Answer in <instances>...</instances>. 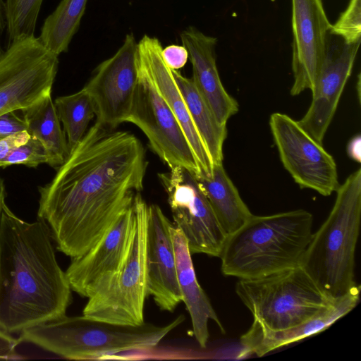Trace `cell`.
I'll list each match as a JSON object with an SVG mask.
<instances>
[{
	"label": "cell",
	"mask_w": 361,
	"mask_h": 361,
	"mask_svg": "<svg viewBox=\"0 0 361 361\" xmlns=\"http://www.w3.org/2000/svg\"><path fill=\"white\" fill-rule=\"evenodd\" d=\"M147 162L133 134L94 123L53 179L39 188L38 218L74 258L93 247L143 190Z\"/></svg>",
	"instance_id": "6da1fadb"
},
{
	"label": "cell",
	"mask_w": 361,
	"mask_h": 361,
	"mask_svg": "<svg viewBox=\"0 0 361 361\" xmlns=\"http://www.w3.org/2000/svg\"><path fill=\"white\" fill-rule=\"evenodd\" d=\"M49 225L27 222L4 204L0 219V329L11 334L66 315L71 288Z\"/></svg>",
	"instance_id": "7a4b0ae2"
},
{
	"label": "cell",
	"mask_w": 361,
	"mask_h": 361,
	"mask_svg": "<svg viewBox=\"0 0 361 361\" xmlns=\"http://www.w3.org/2000/svg\"><path fill=\"white\" fill-rule=\"evenodd\" d=\"M312 223V214L305 209L252 214L227 236L219 256L222 273L251 279L301 265Z\"/></svg>",
	"instance_id": "3957f363"
},
{
	"label": "cell",
	"mask_w": 361,
	"mask_h": 361,
	"mask_svg": "<svg viewBox=\"0 0 361 361\" xmlns=\"http://www.w3.org/2000/svg\"><path fill=\"white\" fill-rule=\"evenodd\" d=\"M184 319L180 315L164 325L128 326L64 315L22 331L18 338L69 360L104 359L154 348Z\"/></svg>",
	"instance_id": "277c9868"
},
{
	"label": "cell",
	"mask_w": 361,
	"mask_h": 361,
	"mask_svg": "<svg viewBox=\"0 0 361 361\" xmlns=\"http://www.w3.org/2000/svg\"><path fill=\"white\" fill-rule=\"evenodd\" d=\"M334 206L324 222L312 233L301 266L331 298L357 285L355 247L361 218V169L336 189Z\"/></svg>",
	"instance_id": "5b68a950"
},
{
	"label": "cell",
	"mask_w": 361,
	"mask_h": 361,
	"mask_svg": "<svg viewBox=\"0 0 361 361\" xmlns=\"http://www.w3.org/2000/svg\"><path fill=\"white\" fill-rule=\"evenodd\" d=\"M235 291L252 313V322L270 331L305 322L333 299L301 265L259 278L239 279Z\"/></svg>",
	"instance_id": "8992f818"
},
{
	"label": "cell",
	"mask_w": 361,
	"mask_h": 361,
	"mask_svg": "<svg viewBox=\"0 0 361 361\" xmlns=\"http://www.w3.org/2000/svg\"><path fill=\"white\" fill-rule=\"evenodd\" d=\"M133 209L134 228L126 255L106 286L88 298L82 311L86 317L128 326L145 323L148 204L140 192Z\"/></svg>",
	"instance_id": "52a82bcc"
},
{
	"label": "cell",
	"mask_w": 361,
	"mask_h": 361,
	"mask_svg": "<svg viewBox=\"0 0 361 361\" xmlns=\"http://www.w3.org/2000/svg\"><path fill=\"white\" fill-rule=\"evenodd\" d=\"M59 56L38 37L13 41L0 56V116L24 109L51 93Z\"/></svg>",
	"instance_id": "ba28073f"
},
{
	"label": "cell",
	"mask_w": 361,
	"mask_h": 361,
	"mask_svg": "<svg viewBox=\"0 0 361 361\" xmlns=\"http://www.w3.org/2000/svg\"><path fill=\"white\" fill-rule=\"evenodd\" d=\"M174 221L192 253L219 257L227 235L195 175L183 167L159 174Z\"/></svg>",
	"instance_id": "9c48e42d"
},
{
	"label": "cell",
	"mask_w": 361,
	"mask_h": 361,
	"mask_svg": "<svg viewBox=\"0 0 361 361\" xmlns=\"http://www.w3.org/2000/svg\"><path fill=\"white\" fill-rule=\"evenodd\" d=\"M269 127L280 160L301 188L329 196L339 186L337 166L323 145L289 116L274 113Z\"/></svg>",
	"instance_id": "30bf717a"
},
{
	"label": "cell",
	"mask_w": 361,
	"mask_h": 361,
	"mask_svg": "<svg viewBox=\"0 0 361 361\" xmlns=\"http://www.w3.org/2000/svg\"><path fill=\"white\" fill-rule=\"evenodd\" d=\"M138 70V83L127 122L143 132L151 149L169 169L183 167L199 178L195 155L180 123L139 66Z\"/></svg>",
	"instance_id": "8fae6325"
},
{
	"label": "cell",
	"mask_w": 361,
	"mask_h": 361,
	"mask_svg": "<svg viewBox=\"0 0 361 361\" xmlns=\"http://www.w3.org/2000/svg\"><path fill=\"white\" fill-rule=\"evenodd\" d=\"M139 80L137 43L126 35L121 47L102 62L84 88L95 107V124L109 130L127 122Z\"/></svg>",
	"instance_id": "7c38bea8"
},
{
	"label": "cell",
	"mask_w": 361,
	"mask_h": 361,
	"mask_svg": "<svg viewBox=\"0 0 361 361\" xmlns=\"http://www.w3.org/2000/svg\"><path fill=\"white\" fill-rule=\"evenodd\" d=\"M134 221L133 203L93 247L83 255L72 258L66 271L72 290L90 298L106 286L126 255Z\"/></svg>",
	"instance_id": "4fadbf2b"
},
{
	"label": "cell",
	"mask_w": 361,
	"mask_h": 361,
	"mask_svg": "<svg viewBox=\"0 0 361 361\" xmlns=\"http://www.w3.org/2000/svg\"><path fill=\"white\" fill-rule=\"evenodd\" d=\"M291 3L294 81L290 92L296 96L313 89L326 53L331 24L322 0H291Z\"/></svg>",
	"instance_id": "5bb4252c"
},
{
	"label": "cell",
	"mask_w": 361,
	"mask_h": 361,
	"mask_svg": "<svg viewBox=\"0 0 361 361\" xmlns=\"http://www.w3.org/2000/svg\"><path fill=\"white\" fill-rule=\"evenodd\" d=\"M360 42L341 46L328 43L326 53L311 91V104L298 121L316 141L322 144L340 98L350 78Z\"/></svg>",
	"instance_id": "9a60e30c"
},
{
	"label": "cell",
	"mask_w": 361,
	"mask_h": 361,
	"mask_svg": "<svg viewBox=\"0 0 361 361\" xmlns=\"http://www.w3.org/2000/svg\"><path fill=\"white\" fill-rule=\"evenodd\" d=\"M162 49L157 37L144 35L137 43L138 66L180 123L195 155L200 172L199 178L210 176L213 169L212 159L194 125L171 69L162 58Z\"/></svg>",
	"instance_id": "2e32d148"
},
{
	"label": "cell",
	"mask_w": 361,
	"mask_h": 361,
	"mask_svg": "<svg viewBox=\"0 0 361 361\" xmlns=\"http://www.w3.org/2000/svg\"><path fill=\"white\" fill-rule=\"evenodd\" d=\"M173 226L157 204H148L147 285L160 310L173 312L182 301L171 235Z\"/></svg>",
	"instance_id": "e0dca14e"
},
{
	"label": "cell",
	"mask_w": 361,
	"mask_h": 361,
	"mask_svg": "<svg viewBox=\"0 0 361 361\" xmlns=\"http://www.w3.org/2000/svg\"><path fill=\"white\" fill-rule=\"evenodd\" d=\"M180 39L192 67V80L218 121L226 125L239 110L238 102L224 88L216 63V37L190 26L183 30Z\"/></svg>",
	"instance_id": "ac0fdd59"
},
{
	"label": "cell",
	"mask_w": 361,
	"mask_h": 361,
	"mask_svg": "<svg viewBox=\"0 0 361 361\" xmlns=\"http://www.w3.org/2000/svg\"><path fill=\"white\" fill-rule=\"evenodd\" d=\"M360 286L356 285L343 295L333 298L324 307L305 322L285 330L270 331L252 324L240 338L243 354L259 357L284 345L317 334L347 314L360 300Z\"/></svg>",
	"instance_id": "d6986e66"
},
{
	"label": "cell",
	"mask_w": 361,
	"mask_h": 361,
	"mask_svg": "<svg viewBox=\"0 0 361 361\" xmlns=\"http://www.w3.org/2000/svg\"><path fill=\"white\" fill-rule=\"evenodd\" d=\"M171 235L182 301L190 314L193 335L200 347L204 348L209 339V319L214 321L223 333L225 331L207 295L197 281L191 252L185 235L174 225L171 228Z\"/></svg>",
	"instance_id": "ffe728a7"
},
{
	"label": "cell",
	"mask_w": 361,
	"mask_h": 361,
	"mask_svg": "<svg viewBox=\"0 0 361 361\" xmlns=\"http://www.w3.org/2000/svg\"><path fill=\"white\" fill-rule=\"evenodd\" d=\"M197 179L227 236L252 215L228 176L223 163L213 165L210 176Z\"/></svg>",
	"instance_id": "44dd1931"
},
{
	"label": "cell",
	"mask_w": 361,
	"mask_h": 361,
	"mask_svg": "<svg viewBox=\"0 0 361 361\" xmlns=\"http://www.w3.org/2000/svg\"><path fill=\"white\" fill-rule=\"evenodd\" d=\"M171 72L213 165L223 163V145L227 137L226 125L218 121L197 91L192 78L183 76L177 70H171Z\"/></svg>",
	"instance_id": "7402d4cb"
},
{
	"label": "cell",
	"mask_w": 361,
	"mask_h": 361,
	"mask_svg": "<svg viewBox=\"0 0 361 361\" xmlns=\"http://www.w3.org/2000/svg\"><path fill=\"white\" fill-rule=\"evenodd\" d=\"M20 112L26 130L43 144L51 157L52 167L58 169L69 155V150L51 94Z\"/></svg>",
	"instance_id": "603a6c76"
},
{
	"label": "cell",
	"mask_w": 361,
	"mask_h": 361,
	"mask_svg": "<svg viewBox=\"0 0 361 361\" xmlns=\"http://www.w3.org/2000/svg\"><path fill=\"white\" fill-rule=\"evenodd\" d=\"M87 0H61L44 21L38 37L42 44L56 56L66 52L78 31Z\"/></svg>",
	"instance_id": "cb8c5ba5"
},
{
	"label": "cell",
	"mask_w": 361,
	"mask_h": 361,
	"mask_svg": "<svg viewBox=\"0 0 361 361\" xmlns=\"http://www.w3.org/2000/svg\"><path fill=\"white\" fill-rule=\"evenodd\" d=\"M54 103L70 153L82 140L95 116L94 104L84 87L72 94L56 98Z\"/></svg>",
	"instance_id": "d4e9b609"
},
{
	"label": "cell",
	"mask_w": 361,
	"mask_h": 361,
	"mask_svg": "<svg viewBox=\"0 0 361 361\" xmlns=\"http://www.w3.org/2000/svg\"><path fill=\"white\" fill-rule=\"evenodd\" d=\"M44 0H5L7 46L15 40L35 36ZM6 46V47H7Z\"/></svg>",
	"instance_id": "484cf974"
},
{
	"label": "cell",
	"mask_w": 361,
	"mask_h": 361,
	"mask_svg": "<svg viewBox=\"0 0 361 361\" xmlns=\"http://www.w3.org/2000/svg\"><path fill=\"white\" fill-rule=\"evenodd\" d=\"M42 164H47L52 167L51 157L43 144L32 136L0 160V167L2 168L16 164L37 167Z\"/></svg>",
	"instance_id": "4316f807"
},
{
	"label": "cell",
	"mask_w": 361,
	"mask_h": 361,
	"mask_svg": "<svg viewBox=\"0 0 361 361\" xmlns=\"http://www.w3.org/2000/svg\"><path fill=\"white\" fill-rule=\"evenodd\" d=\"M360 1L350 0L345 10L330 29L331 34L338 36L346 44L360 42Z\"/></svg>",
	"instance_id": "83f0119b"
},
{
	"label": "cell",
	"mask_w": 361,
	"mask_h": 361,
	"mask_svg": "<svg viewBox=\"0 0 361 361\" xmlns=\"http://www.w3.org/2000/svg\"><path fill=\"white\" fill-rule=\"evenodd\" d=\"M26 130V124L20 110L0 116V140Z\"/></svg>",
	"instance_id": "f1b7e54d"
},
{
	"label": "cell",
	"mask_w": 361,
	"mask_h": 361,
	"mask_svg": "<svg viewBox=\"0 0 361 361\" xmlns=\"http://www.w3.org/2000/svg\"><path fill=\"white\" fill-rule=\"evenodd\" d=\"M165 63L171 70L183 68L188 61V53L183 45L171 44L161 51Z\"/></svg>",
	"instance_id": "f546056e"
},
{
	"label": "cell",
	"mask_w": 361,
	"mask_h": 361,
	"mask_svg": "<svg viewBox=\"0 0 361 361\" xmlns=\"http://www.w3.org/2000/svg\"><path fill=\"white\" fill-rule=\"evenodd\" d=\"M20 343L18 338H14L10 334L0 329V360L23 359V357L17 352V347Z\"/></svg>",
	"instance_id": "4dcf8cb0"
},
{
	"label": "cell",
	"mask_w": 361,
	"mask_h": 361,
	"mask_svg": "<svg viewBox=\"0 0 361 361\" xmlns=\"http://www.w3.org/2000/svg\"><path fill=\"white\" fill-rule=\"evenodd\" d=\"M30 137V135L25 130L0 140V160L13 148L25 142Z\"/></svg>",
	"instance_id": "1f68e13d"
},
{
	"label": "cell",
	"mask_w": 361,
	"mask_h": 361,
	"mask_svg": "<svg viewBox=\"0 0 361 361\" xmlns=\"http://www.w3.org/2000/svg\"><path fill=\"white\" fill-rule=\"evenodd\" d=\"M360 147H361V137L360 135L358 134L352 137L347 145V154L348 157L357 161L360 162Z\"/></svg>",
	"instance_id": "d6a6232c"
},
{
	"label": "cell",
	"mask_w": 361,
	"mask_h": 361,
	"mask_svg": "<svg viewBox=\"0 0 361 361\" xmlns=\"http://www.w3.org/2000/svg\"><path fill=\"white\" fill-rule=\"evenodd\" d=\"M6 9L5 0H0V56L4 51L2 46V37L6 33Z\"/></svg>",
	"instance_id": "836d02e7"
},
{
	"label": "cell",
	"mask_w": 361,
	"mask_h": 361,
	"mask_svg": "<svg viewBox=\"0 0 361 361\" xmlns=\"http://www.w3.org/2000/svg\"><path fill=\"white\" fill-rule=\"evenodd\" d=\"M6 204V188L2 179L0 178V219L4 204Z\"/></svg>",
	"instance_id": "e575fe53"
}]
</instances>
